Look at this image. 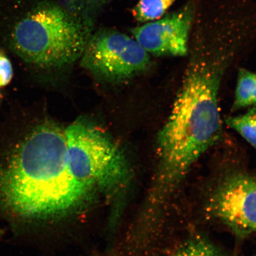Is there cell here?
Masks as SVG:
<instances>
[{"label":"cell","instance_id":"cell-1","mask_svg":"<svg viewBox=\"0 0 256 256\" xmlns=\"http://www.w3.org/2000/svg\"><path fill=\"white\" fill-rule=\"evenodd\" d=\"M89 193L70 170L65 130L52 121L34 128L0 164V209L16 218L62 216Z\"/></svg>","mask_w":256,"mask_h":256},{"label":"cell","instance_id":"cell-2","mask_svg":"<svg viewBox=\"0 0 256 256\" xmlns=\"http://www.w3.org/2000/svg\"><path fill=\"white\" fill-rule=\"evenodd\" d=\"M232 57L228 50L203 46L188 60L170 114L158 136L160 181L166 192L176 187L222 136L219 92Z\"/></svg>","mask_w":256,"mask_h":256},{"label":"cell","instance_id":"cell-3","mask_svg":"<svg viewBox=\"0 0 256 256\" xmlns=\"http://www.w3.org/2000/svg\"><path fill=\"white\" fill-rule=\"evenodd\" d=\"M0 31L25 62L60 68L82 57L92 24L79 12L51 0H0Z\"/></svg>","mask_w":256,"mask_h":256},{"label":"cell","instance_id":"cell-4","mask_svg":"<svg viewBox=\"0 0 256 256\" xmlns=\"http://www.w3.org/2000/svg\"><path fill=\"white\" fill-rule=\"evenodd\" d=\"M65 131L68 168L79 184L90 192L114 188L124 180L126 158L104 131L80 119Z\"/></svg>","mask_w":256,"mask_h":256},{"label":"cell","instance_id":"cell-5","mask_svg":"<svg viewBox=\"0 0 256 256\" xmlns=\"http://www.w3.org/2000/svg\"><path fill=\"white\" fill-rule=\"evenodd\" d=\"M150 54L128 35L106 30L90 38L82 56V65L108 82L128 81L148 68Z\"/></svg>","mask_w":256,"mask_h":256},{"label":"cell","instance_id":"cell-6","mask_svg":"<svg viewBox=\"0 0 256 256\" xmlns=\"http://www.w3.org/2000/svg\"><path fill=\"white\" fill-rule=\"evenodd\" d=\"M209 210L240 236L256 232V178L243 174L228 176L214 192Z\"/></svg>","mask_w":256,"mask_h":256},{"label":"cell","instance_id":"cell-7","mask_svg":"<svg viewBox=\"0 0 256 256\" xmlns=\"http://www.w3.org/2000/svg\"><path fill=\"white\" fill-rule=\"evenodd\" d=\"M194 16V5L188 2L164 18L134 28L132 32L137 42L149 54L186 56Z\"/></svg>","mask_w":256,"mask_h":256},{"label":"cell","instance_id":"cell-8","mask_svg":"<svg viewBox=\"0 0 256 256\" xmlns=\"http://www.w3.org/2000/svg\"><path fill=\"white\" fill-rule=\"evenodd\" d=\"M256 105V73L240 68L232 111Z\"/></svg>","mask_w":256,"mask_h":256},{"label":"cell","instance_id":"cell-9","mask_svg":"<svg viewBox=\"0 0 256 256\" xmlns=\"http://www.w3.org/2000/svg\"><path fill=\"white\" fill-rule=\"evenodd\" d=\"M176 0H139L132 10L134 18L140 23L162 18Z\"/></svg>","mask_w":256,"mask_h":256},{"label":"cell","instance_id":"cell-10","mask_svg":"<svg viewBox=\"0 0 256 256\" xmlns=\"http://www.w3.org/2000/svg\"><path fill=\"white\" fill-rule=\"evenodd\" d=\"M226 122L256 149V105L244 114L227 118Z\"/></svg>","mask_w":256,"mask_h":256},{"label":"cell","instance_id":"cell-11","mask_svg":"<svg viewBox=\"0 0 256 256\" xmlns=\"http://www.w3.org/2000/svg\"><path fill=\"white\" fill-rule=\"evenodd\" d=\"M174 256H222L212 244L201 238H192L181 246Z\"/></svg>","mask_w":256,"mask_h":256},{"label":"cell","instance_id":"cell-12","mask_svg":"<svg viewBox=\"0 0 256 256\" xmlns=\"http://www.w3.org/2000/svg\"><path fill=\"white\" fill-rule=\"evenodd\" d=\"M12 76V68L8 58L0 52V88L8 85Z\"/></svg>","mask_w":256,"mask_h":256},{"label":"cell","instance_id":"cell-13","mask_svg":"<svg viewBox=\"0 0 256 256\" xmlns=\"http://www.w3.org/2000/svg\"><path fill=\"white\" fill-rule=\"evenodd\" d=\"M4 230H3L2 228H0V238H2V236L4 234Z\"/></svg>","mask_w":256,"mask_h":256},{"label":"cell","instance_id":"cell-14","mask_svg":"<svg viewBox=\"0 0 256 256\" xmlns=\"http://www.w3.org/2000/svg\"><path fill=\"white\" fill-rule=\"evenodd\" d=\"M0 98H1V95H0Z\"/></svg>","mask_w":256,"mask_h":256},{"label":"cell","instance_id":"cell-15","mask_svg":"<svg viewBox=\"0 0 256 256\" xmlns=\"http://www.w3.org/2000/svg\"></svg>","mask_w":256,"mask_h":256}]
</instances>
